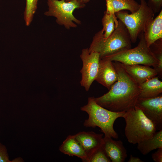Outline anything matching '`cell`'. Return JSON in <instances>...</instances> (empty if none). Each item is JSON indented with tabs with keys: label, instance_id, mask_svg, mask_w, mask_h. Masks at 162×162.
Masks as SVG:
<instances>
[{
	"label": "cell",
	"instance_id": "cell-1",
	"mask_svg": "<svg viewBox=\"0 0 162 162\" xmlns=\"http://www.w3.org/2000/svg\"><path fill=\"white\" fill-rule=\"evenodd\" d=\"M112 63L118 74L117 81L107 93L94 99L98 104L110 111L126 112L135 107L140 87L127 73L122 64L116 61Z\"/></svg>",
	"mask_w": 162,
	"mask_h": 162
},
{
	"label": "cell",
	"instance_id": "cell-2",
	"mask_svg": "<svg viewBox=\"0 0 162 162\" xmlns=\"http://www.w3.org/2000/svg\"><path fill=\"white\" fill-rule=\"evenodd\" d=\"M132 42L126 27L120 20L113 32L107 38L104 36L102 29L93 38L88 49L89 52L98 53L100 59L120 52L131 48Z\"/></svg>",
	"mask_w": 162,
	"mask_h": 162
},
{
	"label": "cell",
	"instance_id": "cell-3",
	"mask_svg": "<svg viewBox=\"0 0 162 162\" xmlns=\"http://www.w3.org/2000/svg\"><path fill=\"white\" fill-rule=\"evenodd\" d=\"M94 97L88 98L87 104L81 107V111L86 112L88 118L83 123L86 127H99L104 136L117 139L118 136L113 128L116 120L123 117L125 112H115L105 109L98 104Z\"/></svg>",
	"mask_w": 162,
	"mask_h": 162
},
{
	"label": "cell",
	"instance_id": "cell-4",
	"mask_svg": "<svg viewBox=\"0 0 162 162\" xmlns=\"http://www.w3.org/2000/svg\"><path fill=\"white\" fill-rule=\"evenodd\" d=\"M123 118L126 123L125 135L130 143L136 144L150 138L156 132L154 124L137 106L126 112Z\"/></svg>",
	"mask_w": 162,
	"mask_h": 162
},
{
	"label": "cell",
	"instance_id": "cell-5",
	"mask_svg": "<svg viewBox=\"0 0 162 162\" xmlns=\"http://www.w3.org/2000/svg\"><path fill=\"white\" fill-rule=\"evenodd\" d=\"M139 37L140 41L137 46L135 48L124 50L102 58L117 62L124 65H146L152 66L155 68L158 65L159 61L149 47L148 46L144 37L143 31Z\"/></svg>",
	"mask_w": 162,
	"mask_h": 162
},
{
	"label": "cell",
	"instance_id": "cell-6",
	"mask_svg": "<svg viewBox=\"0 0 162 162\" xmlns=\"http://www.w3.org/2000/svg\"><path fill=\"white\" fill-rule=\"evenodd\" d=\"M154 13L145 0H140V7L136 11L129 14L122 10L115 14L126 27L132 43H135L146 23L154 18Z\"/></svg>",
	"mask_w": 162,
	"mask_h": 162
},
{
	"label": "cell",
	"instance_id": "cell-7",
	"mask_svg": "<svg viewBox=\"0 0 162 162\" xmlns=\"http://www.w3.org/2000/svg\"><path fill=\"white\" fill-rule=\"evenodd\" d=\"M48 10L44 13L46 16H52L56 18L57 24L63 26L67 29L77 27L81 21L73 15L74 10L84 8L85 4L76 0L66 2L65 0H47Z\"/></svg>",
	"mask_w": 162,
	"mask_h": 162
},
{
	"label": "cell",
	"instance_id": "cell-8",
	"mask_svg": "<svg viewBox=\"0 0 162 162\" xmlns=\"http://www.w3.org/2000/svg\"><path fill=\"white\" fill-rule=\"evenodd\" d=\"M80 57L82 62L80 71L81 74L80 83L88 91L98 74L100 56L96 52H89L87 48L82 49Z\"/></svg>",
	"mask_w": 162,
	"mask_h": 162
},
{
	"label": "cell",
	"instance_id": "cell-9",
	"mask_svg": "<svg viewBox=\"0 0 162 162\" xmlns=\"http://www.w3.org/2000/svg\"><path fill=\"white\" fill-rule=\"evenodd\" d=\"M136 106L154 124L157 130H162V95L150 98L139 97Z\"/></svg>",
	"mask_w": 162,
	"mask_h": 162
},
{
	"label": "cell",
	"instance_id": "cell-10",
	"mask_svg": "<svg viewBox=\"0 0 162 162\" xmlns=\"http://www.w3.org/2000/svg\"><path fill=\"white\" fill-rule=\"evenodd\" d=\"M118 78L112 62L106 59H100L99 68L95 80L109 90Z\"/></svg>",
	"mask_w": 162,
	"mask_h": 162
},
{
	"label": "cell",
	"instance_id": "cell-11",
	"mask_svg": "<svg viewBox=\"0 0 162 162\" xmlns=\"http://www.w3.org/2000/svg\"><path fill=\"white\" fill-rule=\"evenodd\" d=\"M86 152L88 160L93 152L101 146L103 142V134L93 131H81L74 135Z\"/></svg>",
	"mask_w": 162,
	"mask_h": 162
},
{
	"label": "cell",
	"instance_id": "cell-12",
	"mask_svg": "<svg viewBox=\"0 0 162 162\" xmlns=\"http://www.w3.org/2000/svg\"><path fill=\"white\" fill-rule=\"evenodd\" d=\"M104 136L103 146L108 156L112 162H124L128 156L127 151L121 140Z\"/></svg>",
	"mask_w": 162,
	"mask_h": 162
},
{
	"label": "cell",
	"instance_id": "cell-13",
	"mask_svg": "<svg viewBox=\"0 0 162 162\" xmlns=\"http://www.w3.org/2000/svg\"><path fill=\"white\" fill-rule=\"evenodd\" d=\"M122 64L128 74L139 84L157 75L155 70L149 66L141 64Z\"/></svg>",
	"mask_w": 162,
	"mask_h": 162
},
{
	"label": "cell",
	"instance_id": "cell-14",
	"mask_svg": "<svg viewBox=\"0 0 162 162\" xmlns=\"http://www.w3.org/2000/svg\"><path fill=\"white\" fill-rule=\"evenodd\" d=\"M144 37L148 46L162 39V10L158 15L146 25L143 30Z\"/></svg>",
	"mask_w": 162,
	"mask_h": 162
},
{
	"label": "cell",
	"instance_id": "cell-15",
	"mask_svg": "<svg viewBox=\"0 0 162 162\" xmlns=\"http://www.w3.org/2000/svg\"><path fill=\"white\" fill-rule=\"evenodd\" d=\"M60 151L70 156H76L83 162H87V156L80 142L74 135H69L59 148Z\"/></svg>",
	"mask_w": 162,
	"mask_h": 162
},
{
	"label": "cell",
	"instance_id": "cell-16",
	"mask_svg": "<svg viewBox=\"0 0 162 162\" xmlns=\"http://www.w3.org/2000/svg\"><path fill=\"white\" fill-rule=\"evenodd\" d=\"M159 78L156 76L139 84L140 89L139 97L150 98L161 94L162 82Z\"/></svg>",
	"mask_w": 162,
	"mask_h": 162
},
{
	"label": "cell",
	"instance_id": "cell-17",
	"mask_svg": "<svg viewBox=\"0 0 162 162\" xmlns=\"http://www.w3.org/2000/svg\"><path fill=\"white\" fill-rule=\"evenodd\" d=\"M106 12L115 14L123 10H128L131 13L137 10L140 6L135 0H106Z\"/></svg>",
	"mask_w": 162,
	"mask_h": 162
},
{
	"label": "cell",
	"instance_id": "cell-18",
	"mask_svg": "<svg viewBox=\"0 0 162 162\" xmlns=\"http://www.w3.org/2000/svg\"><path fill=\"white\" fill-rule=\"evenodd\" d=\"M137 144V149L144 155L154 149L162 148V130L156 132L152 137L144 140Z\"/></svg>",
	"mask_w": 162,
	"mask_h": 162
},
{
	"label": "cell",
	"instance_id": "cell-19",
	"mask_svg": "<svg viewBox=\"0 0 162 162\" xmlns=\"http://www.w3.org/2000/svg\"><path fill=\"white\" fill-rule=\"evenodd\" d=\"M101 21L103 26L102 30L104 32V36L106 38L113 32L115 26L118 24V20L115 14L105 11Z\"/></svg>",
	"mask_w": 162,
	"mask_h": 162
},
{
	"label": "cell",
	"instance_id": "cell-20",
	"mask_svg": "<svg viewBox=\"0 0 162 162\" xmlns=\"http://www.w3.org/2000/svg\"><path fill=\"white\" fill-rule=\"evenodd\" d=\"M149 47L159 61L158 65L154 69L157 73L159 78L162 77V39L158 40L152 44Z\"/></svg>",
	"mask_w": 162,
	"mask_h": 162
},
{
	"label": "cell",
	"instance_id": "cell-21",
	"mask_svg": "<svg viewBox=\"0 0 162 162\" xmlns=\"http://www.w3.org/2000/svg\"><path fill=\"white\" fill-rule=\"evenodd\" d=\"M38 0H26L24 12V19L26 25L29 26L32 22L37 9Z\"/></svg>",
	"mask_w": 162,
	"mask_h": 162
},
{
	"label": "cell",
	"instance_id": "cell-22",
	"mask_svg": "<svg viewBox=\"0 0 162 162\" xmlns=\"http://www.w3.org/2000/svg\"><path fill=\"white\" fill-rule=\"evenodd\" d=\"M110 162L111 161L106 153L103 145L93 152L88 158V162Z\"/></svg>",
	"mask_w": 162,
	"mask_h": 162
},
{
	"label": "cell",
	"instance_id": "cell-23",
	"mask_svg": "<svg viewBox=\"0 0 162 162\" xmlns=\"http://www.w3.org/2000/svg\"><path fill=\"white\" fill-rule=\"evenodd\" d=\"M11 162L9 157L5 146L0 142V162Z\"/></svg>",
	"mask_w": 162,
	"mask_h": 162
},
{
	"label": "cell",
	"instance_id": "cell-24",
	"mask_svg": "<svg viewBox=\"0 0 162 162\" xmlns=\"http://www.w3.org/2000/svg\"><path fill=\"white\" fill-rule=\"evenodd\" d=\"M148 4L154 10L158 12L162 6V0H149Z\"/></svg>",
	"mask_w": 162,
	"mask_h": 162
},
{
	"label": "cell",
	"instance_id": "cell-25",
	"mask_svg": "<svg viewBox=\"0 0 162 162\" xmlns=\"http://www.w3.org/2000/svg\"><path fill=\"white\" fill-rule=\"evenodd\" d=\"M153 160L155 162H162V148L158 149V150L152 155Z\"/></svg>",
	"mask_w": 162,
	"mask_h": 162
},
{
	"label": "cell",
	"instance_id": "cell-26",
	"mask_svg": "<svg viewBox=\"0 0 162 162\" xmlns=\"http://www.w3.org/2000/svg\"><path fill=\"white\" fill-rule=\"evenodd\" d=\"M128 162H143V161L141 160L140 158L137 157L133 156L130 155V157L128 160Z\"/></svg>",
	"mask_w": 162,
	"mask_h": 162
},
{
	"label": "cell",
	"instance_id": "cell-27",
	"mask_svg": "<svg viewBox=\"0 0 162 162\" xmlns=\"http://www.w3.org/2000/svg\"><path fill=\"white\" fill-rule=\"evenodd\" d=\"M72 0H65L66 2H69L71 1H72ZM76 0L78 1V2H80V3H81L85 4L86 3L89 2L90 0Z\"/></svg>",
	"mask_w": 162,
	"mask_h": 162
}]
</instances>
